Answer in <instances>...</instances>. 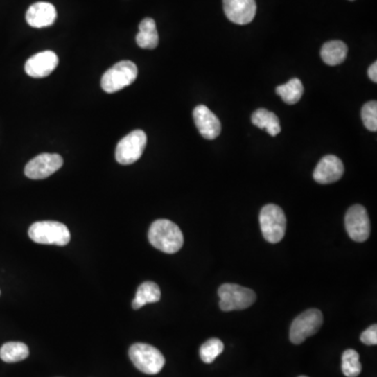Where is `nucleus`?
Returning a JSON list of instances; mask_svg holds the SVG:
<instances>
[{
  "mask_svg": "<svg viewBox=\"0 0 377 377\" xmlns=\"http://www.w3.org/2000/svg\"><path fill=\"white\" fill-rule=\"evenodd\" d=\"M148 239L151 245L166 254L177 253L184 245V235L179 227L168 219H159L151 225Z\"/></svg>",
  "mask_w": 377,
  "mask_h": 377,
  "instance_id": "1",
  "label": "nucleus"
},
{
  "mask_svg": "<svg viewBox=\"0 0 377 377\" xmlns=\"http://www.w3.org/2000/svg\"><path fill=\"white\" fill-rule=\"evenodd\" d=\"M28 236L39 245L64 247L71 241V231L67 225L58 221H39L28 229Z\"/></svg>",
  "mask_w": 377,
  "mask_h": 377,
  "instance_id": "2",
  "label": "nucleus"
},
{
  "mask_svg": "<svg viewBox=\"0 0 377 377\" xmlns=\"http://www.w3.org/2000/svg\"><path fill=\"white\" fill-rule=\"evenodd\" d=\"M129 358L137 369L145 374L155 375L165 366V358L157 348L148 344H133L129 349Z\"/></svg>",
  "mask_w": 377,
  "mask_h": 377,
  "instance_id": "3",
  "label": "nucleus"
},
{
  "mask_svg": "<svg viewBox=\"0 0 377 377\" xmlns=\"http://www.w3.org/2000/svg\"><path fill=\"white\" fill-rule=\"evenodd\" d=\"M260 227L264 239L270 243L282 240L286 231V217L282 209L276 204H268L260 212Z\"/></svg>",
  "mask_w": 377,
  "mask_h": 377,
  "instance_id": "4",
  "label": "nucleus"
},
{
  "mask_svg": "<svg viewBox=\"0 0 377 377\" xmlns=\"http://www.w3.org/2000/svg\"><path fill=\"white\" fill-rule=\"evenodd\" d=\"M219 306L222 311L243 310L256 302L255 292L238 284L225 283L219 288Z\"/></svg>",
  "mask_w": 377,
  "mask_h": 377,
  "instance_id": "5",
  "label": "nucleus"
},
{
  "mask_svg": "<svg viewBox=\"0 0 377 377\" xmlns=\"http://www.w3.org/2000/svg\"><path fill=\"white\" fill-rule=\"evenodd\" d=\"M137 78V65L132 61H120L104 73L101 80L102 89L107 94H114L131 85Z\"/></svg>",
  "mask_w": 377,
  "mask_h": 377,
  "instance_id": "6",
  "label": "nucleus"
},
{
  "mask_svg": "<svg viewBox=\"0 0 377 377\" xmlns=\"http://www.w3.org/2000/svg\"><path fill=\"white\" fill-rule=\"evenodd\" d=\"M147 145V135L143 130H134L123 137L116 149V159L121 165H131L141 159Z\"/></svg>",
  "mask_w": 377,
  "mask_h": 377,
  "instance_id": "7",
  "label": "nucleus"
},
{
  "mask_svg": "<svg viewBox=\"0 0 377 377\" xmlns=\"http://www.w3.org/2000/svg\"><path fill=\"white\" fill-rule=\"evenodd\" d=\"M323 322V315L319 309L311 308L304 311L292 322L290 333V341L296 345L302 344L305 340L319 331Z\"/></svg>",
  "mask_w": 377,
  "mask_h": 377,
  "instance_id": "8",
  "label": "nucleus"
},
{
  "mask_svg": "<svg viewBox=\"0 0 377 377\" xmlns=\"http://www.w3.org/2000/svg\"><path fill=\"white\" fill-rule=\"evenodd\" d=\"M345 227L348 235L356 243H364L370 236L371 225L366 209L360 204L352 206L346 213Z\"/></svg>",
  "mask_w": 377,
  "mask_h": 377,
  "instance_id": "9",
  "label": "nucleus"
},
{
  "mask_svg": "<svg viewBox=\"0 0 377 377\" xmlns=\"http://www.w3.org/2000/svg\"><path fill=\"white\" fill-rule=\"evenodd\" d=\"M63 166L61 155L55 153H42L28 161L24 174L30 179H44L58 171Z\"/></svg>",
  "mask_w": 377,
  "mask_h": 377,
  "instance_id": "10",
  "label": "nucleus"
},
{
  "mask_svg": "<svg viewBox=\"0 0 377 377\" xmlns=\"http://www.w3.org/2000/svg\"><path fill=\"white\" fill-rule=\"evenodd\" d=\"M223 10L229 21L245 26L253 21L257 5L256 0H223Z\"/></svg>",
  "mask_w": 377,
  "mask_h": 377,
  "instance_id": "11",
  "label": "nucleus"
},
{
  "mask_svg": "<svg viewBox=\"0 0 377 377\" xmlns=\"http://www.w3.org/2000/svg\"><path fill=\"white\" fill-rule=\"evenodd\" d=\"M59 59L56 53L44 51L30 57L26 61L24 71L32 78H44L50 76L56 69Z\"/></svg>",
  "mask_w": 377,
  "mask_h": 377,
  "instance_id": "12",
  "label": "nucleus"
},
{
  "mask_svg": "<svg viewBox=\"0 0 377 377\" xmlns=\"http://www.w3.org/2000/svg\"><path fill=\"white\" fill-rule=\"evenodd\" d=\"M344 174V165L335 155L324 157L313 171V179L321 184H333L341 179Z\"/></svg>",
  "mask_w": 377,
  "mask_h": 377,
  "instance_id": "13",
  "label": "nucleus"
},
{
  "mask_svg": "<svg viewBox=\"0 0 377 377\" xmlns=\"http://www.w3.org/2000/svg\"><path fill=\"white\" fill-rule=\"evenodd\" d=\"M194 122L206 139H214L220 134L221 123L207 106L200 105L193 112Z\"/></svg>",
  "mask_w": 377,
  "mask_h": 377,
  "instance_id": "14",
  "label": "nucleus"
},
{
  "mask_svg": "<svg viewBox=\"0 0 377 377\" xmlns=\"http://www.w3.org/2000/svg\"><path fill=\"white\" fill-rule=\"evenodd\" d=\"M26 22L32 28H42L53 26L57 19V10L52 3H36L28 8Z\"/></svg>",
  "mask_w": 377,
  "mask_h": 377,
  "instance_id": "15",
  "label": "nucleus"
},
{
  "mask_svg": "<svg viewBox=\"0 0 377 377\" xmlns=\"http://www.w3.org/2000/svg\"><path fill=\"white\" fill-rule=\"evenodd\" d=\"M139 32L135 37L137 44L141 49L146 50H155L159 45V33H157V24L152 18H145L139 24Z\"/></svg>",
  "mask_w": 377,
  "mask_h": 377,
  "instance_id": "16",
  "label": "nucleus"
},
{
  "mask_svg": "<svg viewBox=\"0 0 377 377\" xmlns=\"http://www.w3.org/2000/svg\"><path fill=\"white\" fill-rule=\"evenodd\" d=\"M348 54V46L341 40L328 41L322 46V60L330 67L341 64Z\"/></svg>",
  "mask_w": 377,
  "mask_h": 377,
  "instance_id": "17",
  "label": "nucleus"
},
{
  "mask_svg": "<svg viewBox=\"0 0 377 377\" xmlns=\"http://www.w3.org/2000/svg\"><path fill=\"white\" fill-rule=\"evenodd\" d=\"M161 290L157 283L147 282L141 283L137 288L135 298L132 301V308L137 310L149 303H157L161 300Z\"/></svg>",
  "mask_w": 377,
  "mask_h": 377,
  "instance_id": "18",
  "label": "nucleus"
},
{
  "mask_svg": "<svg viewBox=\"0 0 377 377\" xmlns=\"http://www.w3.org/2000/svg\"><path fill=\"white\" fill-rule=\"evenodd\" d=\"M252 122L260 129H265L268 134L276 137L281 132L280 121L274 112L259 108L252 116Z\"/></svg>",
  "mask_w": 377,
  "mask_h": 377,
  "instance_id": "19",
  "label": "nucleus"
},
{
  "mask_svg": "<svg viewBox=\"0 0 377 377\" xmlns=\"http://www.w3.org/2000/svg\"><path fill=\"white\" fill-rule=\"evenodd\" d=\"M276 92L286 104L294 105V104L298 103L302 98L303 94H304V87H303L300 79L294 78V79L290 80L288 83L278 86L276 88Z\"/></svg>",
  "mask_w": 377,
  "mask_h": 377,
  "instance_id": "20",
  "label": "nucleus"
},
{
  "mask_svg": "<svg viewBox=\"0 0 377 377\" xmlns=\"http://www.w3.org/2000/svg\"><path fill=\"white\" fill-rule=\"evenodd\" d=\"M30 356V349L24 343L9 342L0 348V358L5 362H18Z\"/></svg>",
  "mask_w": 377,
  "mask_h": 377,
  "instance_id": "21",
  "label": "nucleus"
},
{
  "mask_svg": "<svg viewBox=\"0 0 377 377\" xmlns=\"http://www.w3.org/2000/svg\"><path fill=\"white\" fill-rule=\"evenodd\" d=\"M342 371L347 377H358L362 372L360 356L356 350H346L342 356Z\"/></svg>",
  "mask_w": 377,
  "mask_h": 377,
  "instance_id": "22",
  "label": "nucleus"
},
{
  "mask_svg": "<svg viewBox=\"0 0 377 377\" xmlns=\"http://www.w3.org/2000/svg\"><path fill=\"white\" fill-rule=\"evenodd\" d=\"M225 349L222 342L218 339H211L202 344L200 349V356L202 362L211 364L216 360L217 356H220Z\"/></svg>",
  "mask_w": 377,
  "mask_h": 377,
  "instance_id": "23",
  "label": "nucleus"
},
{
  "mask_svg": "<svg viewBox=\"0 0 377 377\" xmlns=\"http://www.w3.org/2000/svg\"><path fill=\"white\" fill-rule=\"evenodd\" d=\"M362 120L368 130H377V103L376 101L368 102L362 106Z\"/></svg>",
  "mask_w": 377,
  "mask_h": 377,
  "instance_id": "24",
  "label": "nucleus"
},
{
  "mask_svg": "<svg viewBox=\"0 0 377 377\" xmlns=\"http://www.w3.org/2000/svg\"><path fill=\"white\" fill-rule=\"evenodd\" d=\"M360 341L366 345L372 346L377 344V326L372 325L365 330L364 333L360 335Z\"/></svg>",
  "mask_w": 377,
  "mask_h": 377,
  "instance_id": "25",
  "label": "nucleus"
},
{
  "mask_svg": "<svg viewBox=\"0 0 377 377\" xmlns=\"http://www.w3.org/2000/svg\"><path fill=\"white\" fill-rule=\"evenodd\" d=\"M369 78L372 80L374 83L377 82V62L373 63L368 69Z\"/></svg>",
  "mask_w": 377,
  "mask_h": 377,
  "instance_id": "26",
  "label": "nucleus"
},
{
  "mask_svg": "<svg viewBox=\"0 0 377 377\" xmlns=\"http://www.w3.org/2000/svg\"><path fill=\"white\" fill-rule=\"evenodd\" d=\"M299 377H307V376H299Z\"/></svg>",
  "mask_w": 377,
  "mask_h": 377,
  "instance_id": "27",
  "label": "nucleus"
},
{
  "mask_svg": "<svg viewBox=\"0 0 377 377\" xmlns=\"http://www.w3.org/2000/svg\"><path fill=\"white\" fill-rule=\"evenodd\" d=\"M350 1H353V0H350Z\"/></svg>",
  "mask_w": 377,
  "mask_h": 377,
  "instance_id": "28",
  "label": "nucleus"
},
{
  "mask_svg": "<svg viewBox=\"0 0 377 377\" xmlns=\"http://www.w3.org/2000/svg\"><path fill=\"white\" fill-rule=\"evenodd\" d=\"M0 294H1V292H0Z\"/></svg>",
  "mask_w": 377,
  "mask_h": 377,
  "instance_id": "29",
  "label": "nucleus"
}]
</instances>
